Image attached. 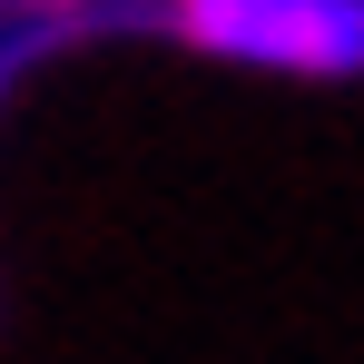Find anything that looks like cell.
Here are the masks:
<instances>
[{"label": "cell", "instance_id": "cell-1", "mask_svg": "<svg viewBox=\"0 0 364 364\" xmlns=\"http://www.w3.org/2000/svg\"><path fill=\"white\" fill-rule=\"evenodd\" d=\"M187 30L266 69H364V0H187Z\"/></svg>", "mask_w": 364, "mask_h": 364}]
</instances>
